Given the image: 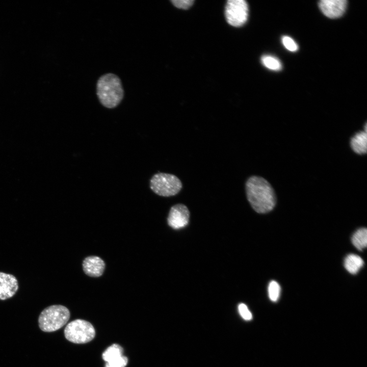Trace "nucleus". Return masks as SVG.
Returning <instances> with one entry per match:
<instances>
[{
	"mask_svg": "<svg viewBox=\"0 0 367 367\" xmlns=\"http://www.w3.org/2000/svg\"><path fill=\"white\" fill-rule=\"evenodd\" d=\"M247 199L253 209L258 213L271 211L276 204L274 191L264 178L252 176L246 182Z\"/></svg>",
	"mask_w": 367,
	"mask_h": 367,
	"instance_id": "nucleus-1",
	"label": "nucleus"
},
{
	"mask_svg": "<svg viewBox=\"0 0 367 367\" xmlns=\"http://www.w3.org/2000/svg\"><path fill=\"white\" fill-rule=\"evenodd\" d=\"M96 94L103 106L109 109L116 107L124 96L121 80L112 73L102 75L97 82Z\"/></svg>",
	"mask_w": 367,
	"mask_h": 367,
	"instance_id": "nucleus-2",
	"label": "nucleus"
},
{
	"mask_svg": "<svg viewBox=\"0 0 367 367\" xmlns=\"http://www.w3.org/2000/svg\"><path fill=\"white\" fill-rule=\"evenodd\" d=\"M70 318L69 309L61 305H53L44 309L38 318L40 329L46 332L59 330L64 326Z\"/></svg>",
	"mask_w": 367,
	"mask_h": 367,
	"instance_id": "nucleus-3",
	"label": "nucleus"
},
{
	"mask_svg": "<svg viewBox=\"0 0 367 367\" xmlns=\"http://www.w3.org/2000/svg\"><path fill=\"white\" fill-rule=\"evenodd\" d=\"M150 187L157 195L169 197L179 193L182 188V183L180 180L173 174L158 173L151 178Z\"/></svg>",
	"mask_w": 367,
	"mask_h": 367,
	"instance_id": "nucleus-4",
	"label": "nucleus"
},
{
	"mask_svg": "<svg viewBox=\"0 0 367 367\" xmlns=\"http://www.w3.org/2000/svg\"><path fill=\"white\" fill-rule=\"evenodd\" d=\"M64 335L69 342L75 344H85L94 338L95 331L90 322L76 319L67 325L64 330Z\"/></svg>",
	"mask_w": 367,
	"mask_h": 367,
	"instance_id": "nucleus-5",
	"label": "nucleus"
},
{
	"mask_svg": "<svg viewBox=\"0 0 367 367\" xmlns=\"http://www.w3.org/2000/svg\"><path fill=\"white\" fill-rule=\"evenodd\" d=\"M225 16L228 23L235 27H240L247 21L248 6L244 0H229L225 7Z\"/></svg>",
	"mask_w": 367,
	"mask_h": 367,
	"instance_id": "nucleus-6",
	"label": "nucleus"
},
{
	"mask_svg": "<svg viewBox=\"0 0 367 367\" xmlns=\"http://www.w3.org/2000/svg\"><path fill=\"white\" fill-rule=\"evenodd\" d=\"M190 213L188 207L182 204H177L170 208L168 217L169 225L174 229L186 226L188 222Z\"/></svg>",
	"mask_w": 367,
	"mask_h": 367,
	"instance_id": "nucleus-7",
	"label": "nucleus"
},
{
	"mask_svg": "<svg viewBox=\"0 0 367 367\" xmlns=\"http://www.w3.org/2000/svg\"><path fill=\"white\" fill-rule=\"evenodd\" d=\"M347 5L346 0H321L319 2L322 12L330 18L340 17L345 12Z\"/></svg>",
	"mask_w": 367,
	"mask_h": 367,
	"instance_id": "nucleus-8",
	"label": "nucleus"
},
{
	"mask_svg": "<svg viewBox=\"0 0 367 367\" xmlns=\"http://www.w3.org/2000/svg\"><path fill=\"white\" fill-rule=\"evenodd\" d=\"M18 280L13 275L0 272V300L12 297L18 289Z\"/></svg>",
	"mask_w": 367,
	"mask_h": 367,
	"instance_id": "nucleus-9",
	"label": "nucleus"
},
{
	"mask_svg": "<svg viewBox=\"0 0 367 367\" xmlns=\"http://www.w3.org/2000/svg\"><path fill=\"white\" fill-rule=\"evenodd\" d=\"M83 268L86 275L91 277H99L104 271L105 264L99 257L90 256L84 260Z\"/></svg>",
	"mask_w": 367,
	"mask_h": 367,
	"instance_id": "nucleus-10",
	"label": "nucleus"
},
{
	"mask_svg": "<svg viewBox=\"0 0 367 367\" xmlns=\"http://www.w3.org/2000/svg\"><path fill=\"white\" fill-rule=\"evenodd\" d=\"M351 147L357 154H362L366 153L367 134L364 131L357 133L351 139Z\"/></svg>",
	"mask_w": 367,
	"mask_h": 367,
	"instance_id": "nucleus-11",
	"label": "nucleus"
},
{
	"mask_svg": "<svg viewBox=\"0 0 367 367\" xmlns=\"http://www.w3.org/2000/svg\"><path fill=\"white\" fill-rule=\"evenodd\" d=\"M363 259L358 255L350 254L346 256L344 260L346 269L351 274H356L363 265Z\"/></svg>",
	"mask_w": 367,
	"mask_h": 367,
	"instance_id": "nucleus-12",
	"label": "nucleus"
},
{
	"mask_svg": "<svg viewBox=\"0 0 367 367\" xmlns=\"http://www.w3.org/2000/svg\"><path fill=\"white\" fill-rule=\"evenodd\" d=\"M123 348L119 345L114 344L103 352L102 357L106 362H109L123 356Z\"/></svg>",
	"mask_w": 367,
	"mask_h": 367,
	"instance_id": "nucleus-13",
	"label": "nucleus"
},
{
	"mask_svg": "<svg viewBox=\"0 0 367 367\" xmlns=\"http://www.w3.org/2000/svg\"><path fill=\"white\" fill-rule=\"evenodd\" d=\"M353 245L359 250L365 248L367 245V230L365 228L358 229L351 239Z\"/></svg>",
	"mask_w": 367,
	"mask_h": 367,
	"instance_id": "nucleus-14",
	"label": "nucleus"
},
{
	"mask_svg": "<svg viewBox=\"0 0 367 367\" xmlns=\"http://www.w3.org/2000/svg\"><path fill=\"white\" fill-rule=\"evenodd\" d=\"M262 64L267 68L274 70L278 71L282 69V64L280 60L271 55H264L261 58Z\"/></svg>",
	"mask_w": 367,
	"mask_h": 367,
	"instance_id": "nucleus-15",
	"label": "nucleus"
},
{
	"mask_svg": "<svg viewBox=\"0 0 367 367\" xmlns=\"http://www.w3.org/2000/svg\"><path fill=\"white\" fill-rule=\"evenodd\" d=\"M280 286L278 282L271 281L268 286V295L270 299L273 302L277 301L280 294Z\"/></svg>",
	"mask_w": 367,
	"mask_h": 367,
	"instance_id": "nucleus-16",
	"label": "nucleus"
},
{
	"mask_svg": "<svg viewBox=\"0 0 367 367\" xmlns=\"http://www.w3.org/2000/svg\"><path fill=\"white\" fill-rule=\"evenodd\" d=\"M282 43L283 46L290 51L295 52L298 49L296 42L291 37L284 36L282 38Z\"/></svg>",
	"mask_w": 367,
	"mask_h": 367,
	"instance_id": "nucleus-17",
	"label": "nucleus"
},
{
	"mask_svg": "<svg viewBox=\"0 0 367 367\" xmlns=\"http://www.w3.org/2000/svg\"><path fill=\"white\" fill-rule=\"evenodd\" d=\"M128 362L126 356H122L120 357L109 362H107L105 367H125Z\"/></svg>",
	"mask_w": 367,
	"mask_h": 367,
	"instance_id": "nucleus-18",
	"label": "nucleus"
},
{
	"mask_svg": "<svg viewBox=\"0 0 367 367\" xmlns=\"http://www.w3.org/2000/svg\"><path fill=\"white\" fill-rule=\"evenodd\" d=\"M238 309L240 315L244 320L249 321L252 319V314L245 304H240Z\"/></svg>",
	"mask_w": 367,
	"mask_h": 367,
	"instance_id": "nucleus-19",
	"label": "nucleus"
},
{
	"mask_svg": "<svg viewBox=\"0 0 367 367\" xmlns=\"http://www.w3.org/2000/svg\"><path fill=\"white\" fill-rule=\"evenodd\" d=\"M194 2L193 0H174L171 1L176 7L183 9H189L192 6Z\"/></svg>",
	"mask_w": 367,
	"mask_h": 367,
	"instance_id": "nucleus-20",
	"label": "nucleus"
}]
</instances>
